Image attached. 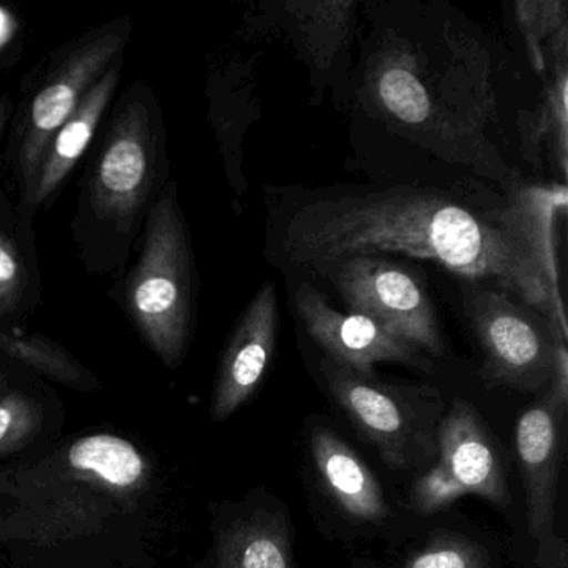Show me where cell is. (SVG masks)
Masks as SVG:
<instances>
[{
    "mask_svg": "<svg viewBox=\"0 0 568 568\" xmlns=\"http://www.w3.org/2000/svg\"><path fill=\"white\" fill-rule=\"evenodd\" d=\"M470 54H454L445 72L422 64L420 49L388 32L368 62L367 98L384 121L438 154L474 164L475 149H487L484 128L491 112L487 81L477 79Z\"/></svg>",
    "mask_w": 568,
    "mask_h": 568,
    "instance_id": "cell-3",
    "label": "cell"
},
{
    "mask_svg": "<svg viewBox=\"0 0 568 568\" xmlns=\"http://www.w3.org/2000/svg\"><path fill=\"white\" fill-rule=\"evenodd\" d=\"M165 125L151 85H131L85 171L72 234L91 274L124 267L169 181Z\"/></svg>",
    "mask_w": 568,
    "mask_h": 568,
    "instance_id": "cell-2",
    "label": "cell"
},
{
    "mask_svg": "<svg viewBox=\"0 0 568 568\" xmlns=\"http://www.w3.org/2000/svg\"><path fill=\"white\" fill-rule=\"evenodd\" d=\"M215 568H295L285 521L257 511L229 525L217 540Z\"/></svg>",
    "mask_w": 568,
    "mask_h": 568,
    "instance_id": "cell-18",
    "label": "cell"
},
{
    "mask_svg": "<svg viewBox=\"0 0 568 568\" xmlns=\"http://www.w3.org/2000/svg\"><path fill=\"white\" fill-rule=\"evenodd\" d=\"M149 468L134 444L112 434L79 438L51 460L21 474L12 487L22 507L32 514H52L65 520L72 508L79 515L89 508H111V501L134 500L145 487ZM41 514V515H42Z\"/></svg>",
    "mask_w": 568,
    "mask_h": 568,
    "instance_id": "cell-7",
    "label": "cell"
},
{
    "mask_svg": "<svg viewBox=\"0 0 568 568\" xmlns=\"http://www.w3.org/2000/svg\"><path fill=\"white\" fill-rule=\"evenodd\" d=\"M567 410L547 394L518 418L515 428L518 462L524 475L528 531L537 545L541 568H568V547L555 528L558 477L564 457Z\"/></svg>",
    "mask_w": 568,
    "mask_h": 568,
    "instance_id": "cell-11",
    "label": "cell"
},
{
    "mask_svg": "<svg viewBox=\"0 0 568 568\" xmlns=\"http://www.w3.org/2000/svg\"><path fill=\"white\" fill-rule=\"evenodd\" d=\"M278 334L277 288L262 285L242 312L219 365L212 417L225 420L257 390L274 357Z\"/></svg>",
    "mask_w": 568,
    "mask_h": 568,
    "instance_id": "cell-13",
    "label": "cell"
},
{
    "mask_svg": "<svg viewBox=\"0 0 568 568\" xmlns=\"http://www.w3.org/2000/svg\"><path fill=\"white\" fill-rule=\"evenodd\" d=\"M311 454L325 491L348 517L358 521L388 517L381 484L351 445L334 432L317 427L311 434Z\"/></svg>",
    "mask_w": 568,
    "mask_h": 568,
    "instance_id": "cell-15",
    "label": "cell"
},
{
    "mask_svg": "<svg viewBox=\"0 0 568 568\" xmlns=\"http://www.w3.org/2000/svg\"><path fill=\"white\" fill-rule=\"evenodd\" d=\"M565 214V184L517 189L488 209L432 189L392 187L302 205L285 224L282 251L317 274L342 258L384 252L438 262L471 281L490 278L567 338L557 258Z\"/></svg>",
    "mask_w": 568,
    "mask_h": 568,
    "instance_id": "cell-1",
    "label": "cell"
},
{
    "mask_svg": "<svg viewBox=\"0 0 568 568\" xmlns=\"http://www.w3.org/2000/svg\"><path fill=\"white\" fill-rule=\"evenodd\" d=\"M364 568H374V567H364Z\"/></svg>",
    "mask_w": 568,
    "mask_h": 568,
    "instance_id": "cell-26",
    "label": "cell"
},
{
    "mask_svg": "<svg viewBox=\"0 0 568 568\" xmlns=\"http://www.w3.org/2000/svg\"><path fill=\"white\" fill-rule=\"evenodd\" d=\"M318 274L332 282L352 314L372 318L434 357L444 354L434 304L422 282L407 268L377 255H355Z\"/></svg>",
    "mask_w": 568,
    "mask_h": 568,
    "instance_id": "cell-10",
    "label": "cell"
},
{
    "mask_svg": "<svg viewBox=\"0 0 568 568\" xmlns=\"http://www.w3.org/2000/svg\"><path fill=\"white\" fill-rule=\"evenodd\" d=\"M402 568H494L487 550L457 534L434 535Z\"/></svg>",
    "mask_w": 568,
    "mask_h": 568,
    "instance_id": "cell-22",
    "label": "cell"
},
{
    "mask_svg": "<svg viewBox=\"0 0 568 568\" xmlns=\"http://www.w3.org/2000/svg\"><path fill=\"white\" fill-rule=\"evenodd\" d=\"M42 277L34 248L32 217L0 192V325L41 305Z\"/></svg>",
    "mask_w": 568,
    "mask_h": 568,
    "instance_id": "cell-16",
    "label": "cell"
},
{
    "mask_svg": "<svg viewBox=\"0 0 568 568\" xmlns=\"http://www.w3.org/2000/svg\"><path fill=\"white\" fill-rule=\"evenodd\" d=\"M131 18H119L85 32L52 55L42 78L32 84L16 115L9 139V161L21 197L28 194L48 145L72 118L89 89L124 55Z\"/></svg>",
    "mask_w": 568,
    "mask_h": 568,
    "instance_id": "cell-5",
    "label": "cell"
},
{
    "mask_svg": "<svg viewBox=\"0 0 568 568\" xmlns=\"http://www.w3.org/2000/svg\"><path fill=\"white\" fill-rule=\"evenodd\" d=\"M322 377L354 427L394 470L434 464L444 418L440 392L427 385H398L361 375L324 358Z\"/></svg>",
    "mask_w": 568,
    "mask_h": 568,
    "instance_id": "cell-6",
    "label": "cell"
},
{
    "mask_svg": "<svg viewBox=\"0 0 568 568\" xmlns=\"http://www.w3.org/2000/svg\"><path fill=\"white\" fill-rule=\"evenodd\" d=\"M464 305L484 352L481 378L487 387L535 392L548 385L558 348L567 344L550 321L500 288H474Z\"/></svg>",
    "mask_w": 568,
    "mask_h": 568,
    "instance_id": "cell-8",
    "label": "cell"
},
{
    "mask_svg": "<svg viewBox=\"0 0 568 568\" xmlns=\"http://www.w3.org/2000/svg\"><path fill=\"white\" fill-rule=\"evenodd\" d=\"M551 79L545 85L540 104L520 121L521 145L531 162L540 161L545 149L561 178L567 175L568 161V62L550 69Z\"/></svg>",
    "mask_w": 568,
    "mask_h": 568,
    "instance_id": "cell-19",
    "label": "cell"
},
{
    "mask_svg": "<svg viewBox=\"0 0 568 568\" xmlns=\"http://www.w3.org/2000/svg\"><path fill=\"white\" fill-rule=\"evenodd\" d=\"M122 305L145 344L175 367L194 325L195 265L174 179H169L145 221L141 252L124 278Z\"/></svg>",
    "mask_w": 568,
    "mask_h": 568,
    "instance_id": "cell-4",
    "label": "cell"
},
{
    "mask_svg": "<svg viewBox=\"0 0 568 568\" xmlns=\"http://www.w3.org/2000/svg\"><path fill=\"white\" fill-rule=\"evenodd\" d=\"M277 8L278 22L287 29L312 71H324L334 64L351 39L357 18V4L352 0H288Z\"/></svg>",
    "mask_w": 568,
    "mask_h": 568,
    "instance_id": "cell-17",
    "label": "cell"
},
{
    "mask_svg": "<svg viewBox=\"0 0 568 568\" xmlns=\"http://www.w3.org/2000/svg\"><path fill=\"white\" fill-rule=\"evenodd\" d=\"M39 408L21 390H0V455L16 450L34 435Z\"/></svg>",
    "mask_w": 568,
    "mask_h": 568,
    "instance_id": "cell-23",
    "label": "cell"
},
{
    "mask_svg": "<svg viewBox=\"0 0 568 568\" xmlns=\"http://www.w3.org/2000/svg\"><path fill=\"white\" fill-rule=\"evenodd\" d=\"M12 114H14V108H12L11 99L8 95H0V144H2V138H4L6 128L11 122Z\"/></svg>",
    "mask_w": 568,
    "mask_h": 568,
    "instance_id": "cell-25",
    "label": "cell"
},
{
    "mask_svg": "<svg viewBox=\"0 0 568 568\" xmlns=\"http://www.w3.org/2000/svg\"><path fill=\"white\" fill-rule=\"evenodd\" d=\"M0 354L28 365L61 384L88 388L89 372L61 345L38 335H19L0 327Z\"/></svg>",
    "mask_w": 568,
    "mask_h": 568,
    "instance_id": "cell-21",
    "label": "cell"
},
{
    "mask_svg": "<svg viewBox=\"0 0 568 568\" xmlns=\"http://www.w3.org/2000/svg\"><path fill=\"white\" fill-rule=\"evenodd\" d=\"M295 311L312 341L328 361L361 375L374 374L378 362H394L422 372L434 371L427 355L372 318L335 311L314 285L301 284L294 295Z\"/></svg>",
    "mask_w": 568,
    "mask_h": 568,
    "instance_id": "cell-12",
    "label": "cell"
},
{
    "mask_svg": "<svg viewBox=\"0 0 568 568\" xmlns=\"http://www.w3.org/2000/svg\"><path fill=\"white\" fill-rule=\"evenodd\" d=\"M464 495H478L497 507L510 504L504 458L474 405L455 398L438 430L437 458L412 488L418 515L437 514Z\"/></svg>",
    "mask_w": 568,
    "mask_h": 568,
    "instance_id": "cell-9",
    "label": "cell"
},
{
    "mask_svg": "<svg viewBox=\"0 0 568 568\" xmlns=\"http://www.w3.org/2000/svg\"><path fill=\"white\" fill-rule=\"evenodd\" d=\"M122 58L118 59L101 79L89 89L78 111L55 132L48 145L34 182L24 197L19 199L22 214L34 217L61 191L65 179L91 148L105 112L111 108L121 82Z\"/></svg>",
    "mask_w": 568,
    "mask_h": 568,
    "instance_id": "cell-14",
    "label": "cell"
},
{
    "mask_svg": "<svg viewBox=\"0 0 568 568\" xmlns=\"http://www.w3.org/2000/svg\"><path fill=\"white\" fill-rule=\"evenodd\" d=\"M545 394L558 407L568 408V351L567 344H561L555 358L554 372H551L548 390Z\"/></svg>",
    "mask_w": 568,
    "mask_h": 568,
    "instance_id": "cell-24",
    "label": "cell"
},
{
    "mask_svg": "<svg viewBox=\"0 0 568 568\" xmlns=\"http://www.w3.org/2000/svg\"><path fill=\"white\" fill-rule=\"evenodd\" d=\"M515 9L535 71L545 74L558 62H568L567 4L561 0H525Z\"/></svg>",
    "mask_w": 568,
    "mask_h": 568,
    "instance_id": "cell-20",
    "label": "cell"
}]
</instances>
